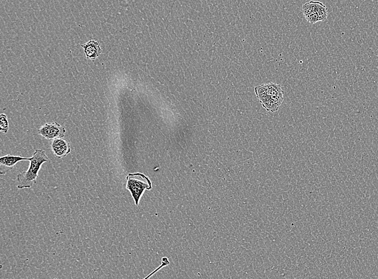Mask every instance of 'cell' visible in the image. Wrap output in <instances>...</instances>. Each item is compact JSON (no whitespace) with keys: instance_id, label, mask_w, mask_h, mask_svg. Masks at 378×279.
<instances>
[{"instance_id":"cell-1","label":"cell","mask_w":378,"mask_h":279,"mask_svg":"<svg viewBox=\"0 0 378 279\" xmlns=\"http://www.w3.org/2000/svg\"><path fill=\"white\" fill-rule=\"evenodd\" d=\"M48 161L49 158L44 150H36L33 157L31 158L28 169L18 175L17 188L20 190L32 188L37 183L42 166Z\"/></svg>"},{"instance_id":"cell-2","label":"cell","mask_w":378,"mask_h":279,"mask_svg":"<svg viewBox=\"0 0 378 279\" xmlns=\"http://www.w3.org/2000/svg\"><path fill=\"white\" fill-rule=\"evenodd\" d=\"M127 188L132 194L136 205L146 190H151L152 183L149 178L141 173L130 174L127 177Z\"/></svg>"},{"instance_id":"cell-3","label":"cell","mask_w":378,"mask_h":279,"mask_svg":"<svg viewBox=\"0 0 378 279\" xmlns=\"http://www.w3.org/2000/svg\"><path fill=\"white\" fill-rule=\"evenodd\" d=\"M65 128L58 122H48L38 131V134L46 139L63 138L66 133Z\"/></svg>"},{"instance_id":"cell-4","label":"cell","mask_w":378,"mask_h":279,"mask_svg":"<svg viewBox=\"0 0 378 279\" xmlns=\"http://www.w3.org/2000/svg\"><path fill=\"white\" fill-rule=\"evenodd\" d=\"M51 149L55 156L58 159L64 158L71 152L70 143L64 138L53 139Z\"/></svg>"},{"instance_id":"cell-5","label":"cell","mask_w":378,"mask_h":279,"mask_svg":"<svg viewBox=\"0 0 378 279\" xmlns=\"http://www.w3.org/2000/svg\"><path fill=\"white\" fill-rule=\"evenodd\" d=\"M30 160L31 158L7 155L0 159V174L5 175L11 171L16 166L18 163L23 161H30Z\"/></svg>"},{"instance_id":"cell-6","label":"cell","mask_w":378,"mask_h":279,"mask_svg":"<svg viewBox=\"0 0 378 279\" xmlns=\"http://www.w3.org/2000/svg\"><path fill=\"white\" fill-rule=\"evenodd\" d=\"M81 46L84 49L86 57L91 60L96 59L102 52L100 44L94 41H90Z\"/></svg>"},{"instance_id":"cell-7","label":"cell","mask_w":378,"mask_h":279,"mask_svg":"<svg viewBox=\"0 0 378 279\" xmlns=\"http://www.w3.org/2000/svg\"><path fill=\"white\" fill-rule=\"evenodd\" d=\"M262 105L269 112H275L279 110L280 107L278 106L274 100L269 96H266L259 99Z\"/></svg>"},{"instance_id":"cell-8","label":"cell","mask_w":378,"mask_h":279,"mask_svg":"<svg viewBox=\"0 0 378 279\" xmlns=\"http://www.w3.org/2000/svg\"><path fill=\"white\" fill-rule=\"evenodd\" d=\"M268 90L267 95L269 97H273L280 94H284V91L282 89L281 85L277 84L273 82H270L267 84Z\"/></svg>"},{"instance_id":"cell-9","label":"cell","mask_w":378,"mask_h":279,"mask_svg":"<svg viewBox=\"0 0 378 279\" xmlns=\"http://www.w3.org/2000/svg\"><path fill=\"white\" fill-rule=\"evenodd\" d=\"M9 122L8 120L7 116L5 114L0 115V130L5 134L8 133L9 130Z\"/></svg>"},{"instance_id":"cell-10","label":"cell","mask_w":378,"mask_h":279,"mask_svg":"<svg viewBox=\"0 0 378 279\" xmlns=\"http://www.w3.org/2000/svg\"><path fill=\"white\" fill-rule=\"evenodd\" d=\"M267 90V84L260 85V86H257L255 88V92H256L257 97L259 99L268 96Z\"/></svg>"},{"instance_id":"cell-11","label":"cell","mask_w":378,"mask_h":279,"mask_svg":"<svg viewBox=\"0 0 378 279\" xmlns=\"http://www.w3.org/2000/svg\"><path fill=\"white\" fill-rule=\"evenodd\" d=\"M170 263L169 260L167 257H163L162 259L161 264L155 270H153L152 273L149 274L147 276L145 277L143 279H149L152 277L153 275L155 274L162 268L168 266Z\"/></svg>"},{"instance_id":"cell-12","label":"cell","mask_w":378,"mask_h":279,"mask_svg":"<svg viewBox=\"0 0 378 279\" xmlns=\"http://www.w3.org/2000/svg\"><path fill=\"white\" fill-rule=\"evenodd\" d=\"M303 12L305 15V17L307 16L308 15H310L314 13V7L313 2L307 3L303 6Z\"/></svg>"},{"instance_id":"cell-13","label":"cell","mask_w":378,"mask_h":279,"mask_svg":"<svg viewBox=\"0 0 378 279\" xmlns=\"http://www.w3.org/2000/svg\"><path fill=\"white\" fill-rule=\"evenodd\" d=\"M305 17L306 20L311 24H314V23L319 22L318 15L316 13L308 15Z\"/></svg>"}]
</instances>
